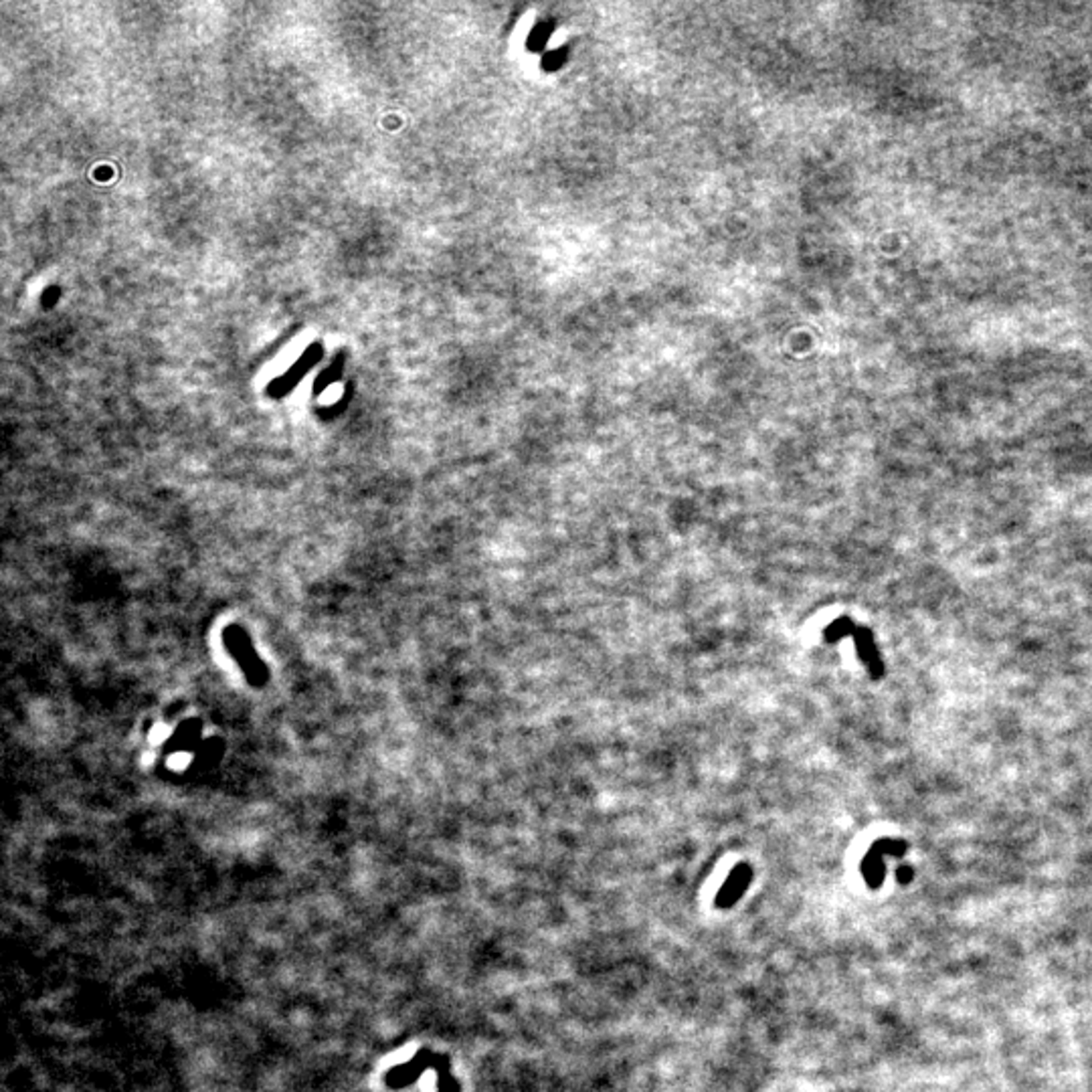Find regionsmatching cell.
Segmentation results:
<instances>
[{
	"label": "cell",
	"mask_w": 1092,
	"mask_h": 1092,
	"mask_svg": "<svg viewBox=\"0 0 1092 1092\" xmlns=\"http://www.w3.org/2000/svg\"><path fill=\"white\" fill-rule=\"evenodd\" d=\"M842 637H854L858 656H860V659L864 661V666L868 668L870 676H872L874 680H880L882 676H885V664H882V658L878 654L872 631L866 630V628H860V625H856L850 617H838L836 621H831L824 630V640L830 644H836L842 640Z\"/></svg>",
	"instance_id": "cell-1"
},
{
	"label": "cell",
	"mask_w": 1092,
	"mask_h": 1092,
	"mask_svg": "<svg viewBox=\"0 0 1092 1092\" xmlns=\"http://www.w3.org/2000/svg\"><path fill=\"white\" fill-rule=\"evenodd\" d=\"M899 880H901V885H906V882H911L913 880V868L901 866L899 868Z\"/></svg>",
	"instance_id": "cell-6"
},
{
	"label": "cell",
	"mask_w": 1092,
	"mask_h": 1092,
	"mask_svg": "<svg viewBox=\"0 0 1092 1092\" xmlns=\"http://www.w3.org/2000/svg\"><path fill=\"white\" fill-rule=\"evenodd\" d=\"M906 850H909V844L901 842V840H880L876 842L870 852L866 854L864 862H862V874L866 885L870 888H880L882 882H885L886 876V866H885V858L888 854L892 856H902Z\"/></svg>",
	"instance_id": "cell-3"
},
{
	"label": "cell",
	"mask_w": 1092,
	"mask_h": 1092,
	"mask_svg": "<svg viewBox=\"0 0 1092 1092\" xmlns=\"http://www.w3.org/2000/svg\"><path fill=\"white\" fill-rule=\"evenodd\" d=\"M753 880V868L741 862L732 868V872L729 874V878L725 880V885L720 886L715 904L718 909H730L736 902L741 901L743 894L746 892L748 885H751Z\"/></svg>",
	"instance_id": "cell-4"
},
{
	"label": "cell",
	"mask_w": 1092,
	"mask_h": 1092,
	"mask_svg": "<svg viewBox=\"0 0 1092 1092\" xmlns=\"http://www.w3.org/2000/svg\"><path fill=\"white\" fill-rule=\"evenodd\" d=\"M223 642L231 658L237 661L245 676L253 686H263L267 680V668L263 659L255 654L249 635L239 625H229L223 631Z\"/></svg>",
	"instance_id": "cell-2"
},
{
	"label": "cell",
	"mask_w": 1092,
	"mask_h": 1092,
	"mask_svg": "<svg viewBox=\"0 0 1092 1092\" xmlns=\"http://www.w3.org/2000/svg\"><path fill=\"white\" fill-rule=\"evenodd\" d=\"M201 734V722L199 720H187L184 725L178 729V732L175 734V739L170 741V748H175V751H187L194 745V741L199 739Z\"/></svg>",
	"instance_id": "cell-5"
}]
</instances>
